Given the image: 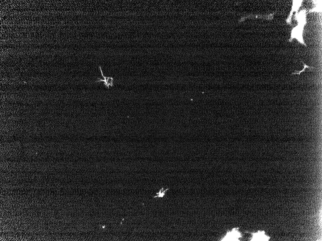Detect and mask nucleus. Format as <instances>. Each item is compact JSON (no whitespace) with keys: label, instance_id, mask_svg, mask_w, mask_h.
Returning a JSON list of instances; mask_svg holds the SVG:
<instances>
[{"label":"nucleus","instance_id":"1","mask_svg":"<svg viewBox=\"0 0 322 241\" xmlns=\"http://www.w3.org/2000/svg\"><path fill=\"white\" fill-rule=\"evenodd\" d=\"M305 13V11L303 10V11H301L300 14H299V17H298L299 25L295 27L292 31L290 41H291V40L294 38H296L302 44L306 45L304 42L303 41V38H302L303 28L306 23Z\"/></svg>","mask_w":322,"mask_h":241},{"label":"nucleus","instance_id":"2","mask_svg":"<svg viewBox=\"0 0 322 241\" xmlns=\"http://www.w3.org/2000/svg\"><path fill=\"white\" fill-rule=\"evenodd\" d=\"M241 235L237 229H234L231 231L228 232L222 241H239Z\"/></svg>","mask_w":322,"mask_h":241},{"label":"nucleus","instance_id":"3","mask_svg":"<svg viewBox=\"0 0 322 241\" xmlns=\"http://www.w3.org/2000/svg\"><path fill=\"white\" fill-rule=\"evenodd\" d=\"M270 237L265 235L264 231H258L253 233L252 238L251 241H268Z\"/></svg>","mask_w":322,"mask_h":241},{"label":"nucleus","instance_id":"4","mask_svg":"<svg viewBox=\"0 0 322 241\" xmlns=\"http://www.w3.org/2000/svg\"><path fill=\"white\" fill-rule=\"evenodd\" d=\"M100 70L101 72V73H102V77H103V78H104V79H100V78H98V79H99V81H98V82H104V84H105V85L106 86H107V87H108H108H109V86H112V85H113V84H112V83H113L112 82V81H113V78H112L105 77V76H103V73H102V70H101V69L100 67Z\"/></svg>","mask_w":322,"mask_h":241},{"label":"nucleus","instance_id":"5","mask_svg":"<svg viewBox=\"0 0 322 241\" xmlns=\"http://www.w3.org/2000/svg\"><path fill=\"white\" fill-rule=\"evenodd\" d=\"M303 63V65H304V68H303V70H302L300 71H296L295 72L293 73L292 74H294V75H295V74H299H299H300V73H302V72L304 71L305 70V68H309V69H311H311H312V68H313V67H310V66H307V65H306V64H305V63Z\"/></svg>","mask_w":322,"mask_h":241},{"label":"nucleus","instance_id":"6","mask_svg":"<svg viewBox=\"0 0 322 241\" xmlns=\"http://www.w3.org/2000/svg\"><path fill=\"white\" fill-rule=\"evenodd\" d=\"M167 190L168 189H166V190L164 191H163V188H162V190H161L160 191V193H158V194H158V195H157V196H155V197H163V196H164V195H165V192H166V191H167Z\"/></svg>","mask_w":322,"mask_h":241}]
</instances>
